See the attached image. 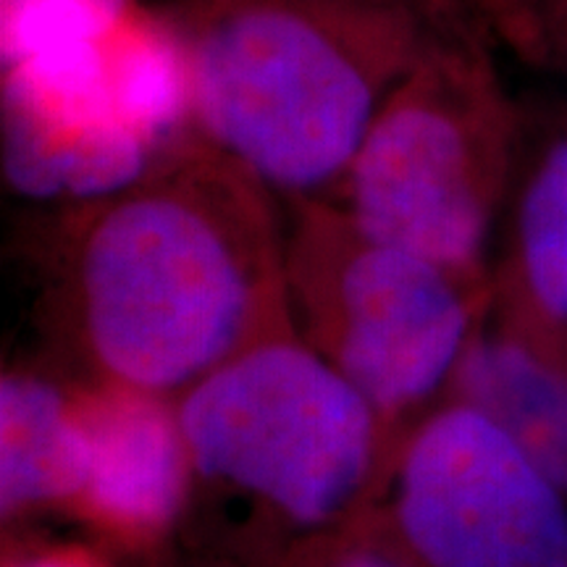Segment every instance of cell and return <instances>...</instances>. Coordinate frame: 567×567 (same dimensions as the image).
<instances>
[{"instance_id": "obj_13", "label": "cell", "mask_w": 567, "mask_h": 567, "mask_svg": "<svg viewBox=\"0 0 567 567\" xmlns=\"http://www.w3.org/2000/svg\"><path fill=\"white\" fill-rule=\"evenodd\" d=\"M3 567H113L109 557L82 544H27L9 549Z\"/></svg>"}, {"instance_id": "obj_2", "label": "cell", "mask_w": 567, "mask_h": 567, "mask_svg": "<svg viewBox=\"0 0 567 567\" xmlns=\"http://www.w3.org/2000/svg\"><path fill=\"white\" fill-rule=\"evenodd\" d=\"M195 137L281 200L331 203L375 113L442 32L331 0H187Z\"/></svg>"}, {"instance_id": "obj_11", "label": "cell", "mask_w": 567, "mask_h": 567, "mask_svg": "<svg viewBox=\"0 0 567 567\" xmlns=\"http://www.w3.org/2000/svg\"><path fill=\"white\" fill-rule=\"evenodd\" d=\"M134 0H0L3 66L109 40Z\"/></svg>"}, {"instance_id": "obj_14", "label": "cell", "mask_w": 567, "mask_h": 567, "mask_svg": "<svg viewBox=\"0 0 567 567\" xmlns=\"http://www.w3.org/2000/svg\"><path fill=\"white\" fill-rule=\"evenodd\" d=\"M331 3H352V6H381V9H405L421 13L431 24L442 32L465 34L463 17H460V3L463 0H331Z\"/></svg>"}, {"instance_id": "obj_3", "label": "cell", "mask_w": 567, "mask_h": 567, "mask_svg": "<svg viewBox=\"0 0 567 567\" xmlns=\"http://www.w3.org/2000/svg\"><path fill=\"white\" fill-rule=\"evenodd\" d=\"M193 502L231 505L239 565L363 520L396 444L371 402L295 331L260 342L176 402Z\"/></svg>"}, {"instance_id": "obj_1", "label": "cell", "mask_w": 567, "mask_h": 567, "mask_svg": "<svg viewBox=\"0 0 567 567\" xmlns=\"http://www.w3.org/2000/svg\"><path fill=\"white\" fill-rule=\"evenodd\" d=\"M274 200L195 140L134 187L69 210L48 318L87 381L179 402L295 331Z\"/></svg>"}, {"instance_id": "obj_6", "label": "cell", "mask_w": 567, "mask_h": 567, "mask_svg": "<svg viewBox=\"0 0 567 567\" xmlns=\"http://www.w3.org/2000/svg\"><path fill=\"white\" fill-rule=\"evenodd\" d=\"M368 515L417 567H567V496L455 400L396 439Z\"/></svg>"}, {"instance_id": "obj_5", "label": "cell", "mask_w": 567, "mask_h": 567, "mask_svg": "<svg viewBox=\"0 0 567 567\" xmlns=\"http://www.w3.org/2000/svg\"><path fill=\"white\" fill-rule=\"evenodd\" d=\"M287 295L295 334L371 402L396 439L446 394L494 302L488 281L375 243L331 203L295 205Z\"/></svg>"}, {"instance_id": "obj_15", "label": "cell", "mask_w": 567, "mask_h": 567, "mask_svg": "<svg viewBox=\"0 0 567 567\" xmlns=\"http://www.w3.org/2000/svg\"><path fill=\"white\" fill-rule=\"evenodd\" d=\"M517 34L534 45L544 42L567 59V0H547V13L528 21Z\"/></svg>"}, {"instance_id": "obj_7", "label": "cell", "mask_w": 567, "mask_h": 567, "mask_svg": "<svg viewBox=\"0 0 567 567\" xmlns=\"http://www.w3.org/2000/svg\"><path fill=\"white\" fill-rule=\"evenodd\" d=\"M76 389L90 463L71 515L113 547H163L187 520L195 488L176 402L103 381Z\"/></svg>"}, {"instance_id": "obj_9", "label": "cell", "mask_w": 567, "mask_h": 567, "mask_svg": "<svg viewBox=\"0 0 567 567\" xmlns=\"http://www.w3.org/2000/svg\"><path fill=\"white\" fill-rule=\"evenodd\" d=\"M90 444L80 389L38 371L0 381V515L71 513L87 478Z\"/></svg>"}, {"instance_id": "obj_10", "label": "cell", "mask_w": 567, "mask_h": 567, "mask_svg": "<svg viewBox=\"0 0 567 567\" xmlns=\"http://www.w3.org/2000/svg\"><path fill=\"white\" fill-rule=\"evenodd\" d=\"M496 313L567 352V122L551 130L517 182Z\"/></svg>"}, {"instance_id": "obj_12", "label": "cell", "mask_w": 567, "mask_h": 567, "mask_svg": "<svg viewBox=\"0 0 567 567\" xmlns=\"http://www.w3.org/2000/svg\"><path fill=\"white\" fill-rule=\"evenodd\" d=\"M268 567H417L371 515L284 551Z\"/></svg>"}, {"instance_id": "obj_4", "label": "cell", "mask_w": 567, "mask_h": 567, "mask_svg": "<svg viewBox=\"0 0 567 567\" xmlns=\"http://www.w3.org/2000/svg\"><path fill=\"white\" fill-rule=\"evenodd\" d=\"M513 145L484 55L467 34H439L375 113L331 205L375 243L488 281Z\"/></svg>"}, {"instance_id": "obj_8", "label": "cell", "mask_w": 567, "mask_h": 567, "mask_svg": "<svg viewBox=\"0 0 567 567\" xmlns=\"http://www.w3.org/2000/svg\"><path fill=\"white\" fill-rule=\"evenodd\" d=\"M486 316L460 354L446 396L499 425L567 496V352L499 313L496 321Z\"/></svg>"}]
</instances>
